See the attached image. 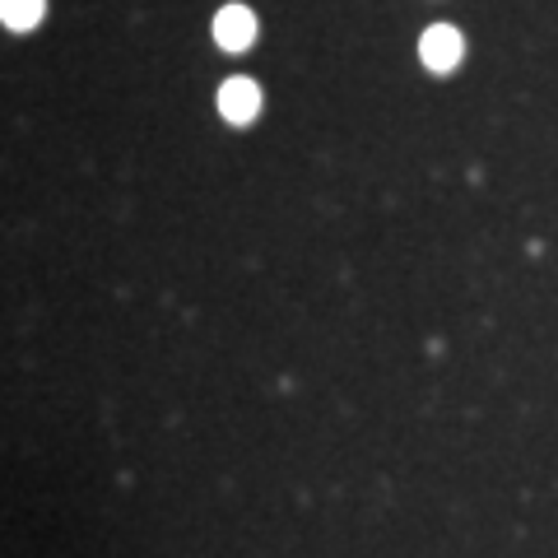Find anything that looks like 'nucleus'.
<instances>
[{
  "label": "nucleus",
  "mask_w": 558,
  "mask_h": 558,
  "mask_svg": "<svg viewBox=\"0 0 558 558\" xmlns=\"http://www.w3.org/2000/svg\"><path fill=\"white\" fill-rule=\"evenodd\" d=\"M215 38H219V47H229V51L252 47V38H256L252 10H247V5H223V10L215 14Z\"/></svg>",
  "instance_id": "obj_1"
},
{
  "label": "nucleus",
  "mask_w": 558,
  "mask_h": 558,
  "mask_svg": "<svg viewBox=\"0 0 558 558\" xmlns=\"http://www.w3.org/2000/svg\"><path fill=\"white\" fill-rule=\"evenodd\" d=\"M0 20H5V28H14V33H28L43 20V0H0Z\"/></svg>",
  "instance_id": "obj_4"
},
{
  "label": "nucleus",
  "mask_w": 558,
  "mask_h": 558,
  "mask_svg": "<svg viewBox=\"0 0 558 558\" xmlns=\"http://www.w3.org/2000/svg\"><path fill=\"white\" fill-rule=\"evenodd\" d=\"M461 33L457 28H447V24H438V28H428L424 33V43H418V57H424V65L428 70H451L461 61Z\"/></svg>",
  "instance_id": "obj_2"
},
{
  "label": "nucleus",
  "mask_w": 558,
  "mask_h": 558,
  "mask_svg": "<svg viewBox=\"0 0 558 558\" xmlns=\"http://www.w3.org/2000/svg\"><path fill=\"white\" fill-rule=\"evenodd\" d=\"M219 112L242 126V121H252L260 112V89H256L252 80H229L219 89Z\"/></svg>",
  "instance_id": "obj_3"
}]
</instances>
